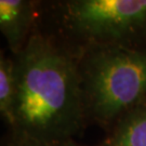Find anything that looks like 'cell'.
<instances>
[{
    "label": "cell",
    "instance_id": "7a4b0ae2",
    "mask_svg": "<svg viewBox=\"0 0 146 146\" xmlns=\"http://www.w3.org/2000/svg\"><path fill=\"white\" fill-rule=\"evenodd\" d=\"M74 51L88 125L107 132L146 100V48L95 46Z\"/></svg>",
    "mask_w": 146,
    "mask_h": 146
},
{
    "label": "cell",
    "instance_id": "ba28073f",
    "mask_svg": "<svg viewBox=\"0 0 146 146\" xmlns=\"http://www.w3.org/2000/svg\"><path fill=\"white\" fill-rule=\"evenodd\" d=\"M60 146H87V145H84V144L77 142L76 140H70V141H67V142H65V143H63L62 145H60Z\"/></svg>",
    "mask_w": 146,
    "mask_h": 146
},
{
    "label": "cell",
    "instance_id": "52a82bcc",
    "mask_svg": "<svg viewBox=\"0 0 146 146\" xmlns=\"http://www.w3.org/2000/svg\"><path fill=\"white\" fill-rule=\"evenodd\" d=\"M11 132V131H10ZM2 146H53L47 143L36 141L28 136H25L16 132H11L10 135L2 144Z\"/></svg>",
    "mask_w": 146,
    "mask_h": 146
},
{
    "label": "cell",
    "instance_id": "6da1fadb",
    "mask_svg": "<svg viewBox=\"0 0 146 146\" xmlns=\"http://www.w3.org/2000/svg\"><path fill=\"white\" fill-rule=\"evenodd\" d=\"M14 60L17 95L11 132L53 146L75 140L88 125L76 52L38 25Z\"/></svg>",
    "mask_w": 146,
    "mask_h": 146
},
{
    "label": "cell",
    "instance_id": "8992f818",
    "mask_svg": "<svg viewBox=\"0 0 146 146\" xmlns=\"http://www.w3.org/2000/svg\"><path fill=\"white\" fill-rule=\"evenodd\" d=\"M17 95L16 65L13 55L1 51L0 55V114L10 131L14 127V110Z\"/></svg>",
    "mask_w": 146,
    "mask_h": 146
},
{
    "label": "cell",
    "instance_id": "3957f363",
    "mask_svg": "<svg viewBox=\"0 0 146 146\" xmlns=\"http://www.w3.org/2000/svg\"><path fill=\"white\" fill-rule=\"evenodd\" d=\"M52 34L73 50L146 48V0H63L46 3Z\"/></svg>",
    "mask_w": 146,
    "mask_h": 146
},
{
    "label": "cell",
    "instance_id": "277c9868",
    "mask_svg": "<svg viewBox=\"0 0 146 146\" xmlns=\"http://www.w3.org/2000/svg\"><path fill=\"white\" fill-rule=\"evenodd\" d=\"M42 3L35 0H0V31L10 49L17 55L39 25Z\"/></svg>",
    "mask_w": 146,
    "mask_h": 146
},
{
    "label": "cell",
    "instance_id": "5b68a950",
    "mask_svg": "<svg viewBox=\"0 0 146 146\" xmlns=\"http://www.w3.org/2000/svg\"><path fill=\"white\" fill-rule=\"evenodd\" d=\"M101 146H146V100L107 131Z\"/></svg>",
    "mask_w": 146,
    "mask_h": 146
}]
</instances>
